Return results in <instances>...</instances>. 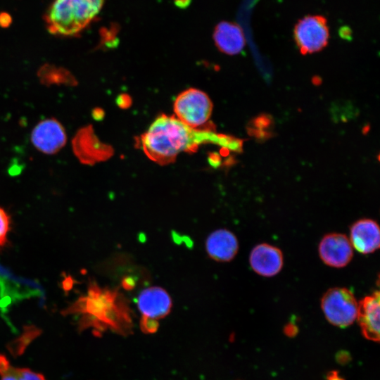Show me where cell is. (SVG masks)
<instances>
[{"instance_id":"1","label":"cell","mask_w":380,"mask_h":380,"mask_svg":"<svg viewBox=\"0 0 380 380\" xmlns=\"http://www.w3.org/2000/svg\"><path fill=\"white\" fill-rule=\"evenodd\" d=\"M139 143L151 160L165 165L175 162L180 153L195 152L201 146L208 144L241 153L243 140L218 133L213 127L194 128L175 115L162 114L141 135Z\"/></svg>"},{"instance_id":"2","label":"cell","mask_w":380,"mask_h":380,"mask_svg":"<svg viewBox=\"0 0 380 380\" xmlns=\"http://www.w3.org/2000/svg\"><path fill=\"white\" fill-rule=\"evenodd\" d=\"M78 317L81 331L91 329L97 336L110 330L121 336L132 334V311L126 298L119 290L90 284L86 296L80 297L62 312Z\"/></svg>"},{"instance_id":"3","label":"cell","mask_w":380,"mask_h":380,"mask_svg":"<svg viewBox=\"0 0 380 380\" xmlns=\"http://www.w3.org/2000/svg\"><path fill=\"white\" fill-rule=\"evenodd\" d=\"M104 0H55L45 16L53 34L75 36L97 15Z\"/></svg>"},{"instance_id":"4","label":"cell","mask_w":380,"mask_h":380,"mask_svg":"<svg viewBox=\"0 0 380 380\" xmlns=\"http://www.w3.org/2000/svg\"><path fill=\"white\" fill-rule=\"evenodd\" d=\"M213 108L210 97L204 91L195 88L181 92L173 104L175 116L184 124L200 128L210 119Z\"/></svg>"},{"instance_id":"5","label":"cell","mask_w":380,"mask_h":380,"mask_svg":"<svg viewBox=\"0 0 380 380\" xmlns=\"http://www.w3.org/2000/svg\"><path fill=\"white\" fill-rule=\"evenodd\" d=\"M321 306L327 319L336 327H348L357 318L358 304L348 289H329L322 298Z\"/></svg>"},{"instance_id":"6","label":"cell","mask_w":380,"mask_h":380,"mask_svg":"<svg viewBox=\"0 0 380 380\" xmlns=\"http://www.w3.org/2000/svg\"><path fill=\"white\" fill-rule=\"evenodd\" d=\"M293 37L301 53L322 51L328 44L329 39L327 18L320 15H305L295 25Z\"/></svg>"},{"instance_id":"7","label":"cell","mask_w":380,"mask_h":380,"mask_svg":"<svg viewBox=\"0 0 380 380\" xmlns=\"http://www.w3.org/2000/svg\"><path fill=\"white\" fill-rule=\"evenodd\" d=\"M63 126L56 119H46L39 122L33 129L31 141L33 145L46 154H54L66 143Z\"/></svg>"},{"instance_id":"8","label":"cell","mask_w":380,"mask_h":380,"mask_svg":"<svg viewBox=\"0 0 380 380\" xmlns=\"http://www.w3.org/2000/svg\"><path fill=\"white\" fill-rule=\"evenodd\" d=\"M319 254L322 260L334 267H343L351 260L353 255L352 244L342 234L325 235L319 245Z\"/></svg>"},{"instance_id":"9","label":"cell","mask_w":380,"mask_h":380,"mask_svg":"<svg viewBox=\"0 0 380 380\" xmlns=\"http://www.w3.org/2000/svg\"><path fill=\"white\" fill-rule=\"evenodd\" d=\"M137 305L142 315L158 319L170 312L172 303L170 295L164 289L151 286L139 293Z\"/></svg>"},{"instance_id":"10","label":"cell","mask_w":380,"mask_h":380,"mask_svg":"<svg viewBox=\"0 0 380 380\" xmlns=\"http://www.w3.org/2000/svg\"><path fill=\"white\" fill-rule=\"evenodd\" d=\"M379 292L365 297L358 304L357 321L363 336L368 340L379 342Z\"/></svg>"},{"instance_id":"11","label":"cell","mask_w":380,"mask_h":380,"mask_svg":"<svg viewBox=\"0 0 380 380\" xmlns=\"http://www.w3.org/2000/svg\"><path fill=\"white\" fill-rule=\"evenodd\" d=\"M213 38L217 49L223 53L236 55L246 45L243 31L238 24L221 21L215 27Z\"/></svg>"},{"instance_id":"12","label":"cell","mask_w":380,"mask_h":380,"mask_svg":"<svg viewBox=\"0 0 380 380\" xmlns=\"http://www.w3.org/2000/svg\"><path fill=\"white\" fill-rule=\"evenodd\" d=\"M252 269L264 277H272L279 273L283 266V255L277 247L267 243L253 248L250 255Z\"/></svg>"},{"instance_id":"13","label":"cell","mask_w":380,"mask_h":380,"mask_svg":"<svg viewBox=\"0 0 380 380\" xmlns=\"http://www.w3.org/2000/svg\"><path fill=\"white\" fill-rule=\"evenodd\" d=\"M208 255L218 262H229L236 255L239 243L235 235L226 229L212 232L205 242Z\"/></svg>"},{"instance_id":"14","label":"cell","mask_w":380,"mask_h":380,"mask_svg":"<svg viewBox=\"0 0 380 380\" xmlns=\"http://www.w3.org/2000/svg\"><path fill=\"white\" fill-rule=\"evenodd\" d=\"M350 243L360 253L367 254L379 248L380 232L378 224L370 219H362L350 228Z\"/></svg>"},{"instance_id":"15","label":"cell","mask_w":380,"mask_h":380,"mask_svg":"<svg viewBox=\"0 0 380 380\" xmlns=\"http://www.w3.org/2000/svg\"><path fill=\"white\" fill-rule=\"evenodd\" d=\"M1 380H46L44 376L27 368L13 367L4 355L0 353Z\"/></svg>"},{"instance_id":"16","label":"cell","mask_w":380,"mask_h":380,"mask_svg":"<svg viewBox=\"0 0 380 380\" xmlns=\"http://www.w3.org/2000/svg\"><path fill=\"white\" fill-rule=\"evenodd\" d=\"M271 123L272 120L269 116L265 115L258 116L251 122L249 134L256 138L267 139L270 135L267 129L270 127Z\"/></svg>"},{"instance_id":"17","label":"cell","mask_w":380,"mask_h":380,"mask_svg":"<svg viewBox=\"0 0 380 380\" xmlns=\"http://www.w3.org/2000/svg\"><path fill=\"white\" fill-rule=\"evenodd\" d=\"M10 220L6 211L0 208V246L7 241V234L9 231Z\"/></svg>"},{"instance_id":"18","label":"cell","mask_w":380,"mask_h":380,"mask_svg":"<svg viewBox=\"0 0 380 380\" xmlns=\"http://www.w3.org/2000/svg\"><path fill=\"white\" fill-rule=\"evenodd\" d=\"M158 319L142 315L140 320V329L146 334H155L158 329Z\"/></svg>"},{"instance_id":"19","label":"cell","mask_w":380,"mask_h":380,"mask_svg":"<svg viewBox=\"0 0 380 380\" xmlns=\"http://www.w3.org/2000/svg\"><path fill=\"white\" fill-rule=\"evenodd\" d=\"M335 357L336 361L341 365H345L348 364L352 359L350 354L346 350L338 351L336 354Z\"/></svg>"},{"instance_id":"20","label":"cell","mask_w":380,"mask_h":380,"mask_svg":"<svg viewBox=\"0 0 380 380\" xmlns=\"http://www.w3.org/2000/svg\"><path fill=\"white\" fill-rule=\"evenodd\" d=\"M284 332L289 337H294L298 332V328L294 323H288L284 327Z\"/></svg>"},{"instance_id":"21","label":"cell","mask_w":380,"mask_h":380,"mask_svg":"<svg viewBox=\"0 0 380 380\" xmlns=\"http://www.w3.org/2000/svg\"><path fill=\"white\" fill-rule=\"evenodd\" d=\"M12 21V19L8 13H3L0 14V25L3 27H8Z\"/></svg>"},{"instance_id":"22","label":"cell","mask_w":380,"mask_h":380,"mask_svg":"<svg viewBox=\"0 0 380 380\" xmlns=\"http://www.w3.org/2000/svg\"><path fill=\"white\" fill-rule=\"evenodd\" d=\"M327 380H345L344 379L338 376V372L336 370H332L327 374Z\"/></svg>"},{"instance_id":"23","label":"cell","mask_w":380,"mask_h":380,"mask_svg":"<svg viewBox=\"0 0 380 380\" xmlns=\"http://www.w3.org/2000/svg\"><path fill=\"white\" fill-rule=\"evenodd\" d=\"M175 5L181 8H186L190 2L191 0H174Z\"/></svg>"},{"instance_id":"24","label":"cell","mask_w":380,"mask_h":380,"mask_svg":"<svg viewBox=\"0 0 380 380\" xmlns=\"http://www.w3.org/2000/svg\"><path fill=\"white\" fill-rule=\"evenodd\" d=\"M340 35L343 37V38H348V37H350V30L348 27H343L341 28L340 30Z\"/></svg>"}]
</instances>
